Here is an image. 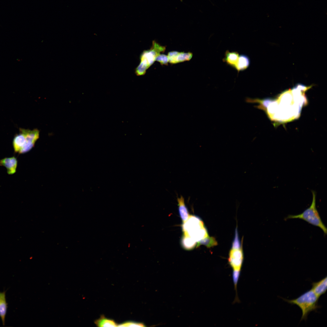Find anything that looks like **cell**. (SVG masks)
Masks as SVG:
<instances>
[{
  "instance_id": "cell-1",
  "label": "cell",
  "mask_w": 327,
  "mask_h": 327,
  "mask_svg": "<svg viewBox=\"0 0 327 327\" xmlns=\"http://www.w3.org/2000/svg\"><path fill=\"white\" fill-rule=\"evenodd\" d=\"M236 229L228 258L229 264L232 269V279L236 293L234 300L235 301L239 300L237 295V285L240 276L244 258L242 243H241L239 240Z\"/></svg>"
},
{
  "instance_id": "cell-2",
  "label": "cell",
  "mask_w": 327,
  "mask_h": 327,
  "mask_svg": "<svg viewBox=\"0 0 327 327\" xmlns=\"http://www.w3.org/2000/svg\"><path fill=\"white\" fill-rule=\"evenodd\" d=\"M318 298L311 289L304 293L296 299L283 300L291 305H296L298 306L302 311V316L300 321L306 320L308 315L312 311H315L319 308L318 305Z\"/></svg>"
},
{
  "instance_id": "cell-3",
  "label": "cell",
  "mask_w": 327,
  "mask_h": 327,
  "mask_svg": "<svg viewBox=\"0 0 327 327\" xmlns=\"http://www.w3.org/2000/svg\"><path fill=\"white\" fill-rule=\"evenodd\" d=\"M312 199L310 206L300 214L288 215L285 220L289 219H299L304 220L309 223L320 228L324 234L326 235L327 230L320 217L316 205V193L314 190L311 191Z\"/></svg>"
},
{
  "instance_id": "cell-4",
  "label": "cell",
  "mask_w": 327,
  "mask_h": 327,
  "mask_svg": "<svg viewBox=\"0 0 327 327\" xmlns=\"http://www.w3.org/2000/svg\"><path fill=\"white\" fill-rule=\"evenodd\" d=\"M184 235L189 236L197 243L209 237L202 221L199 218L190 216L183 223Z\"/></svg>"
},
{
  "instance_id": "cell-5",
  "label": "cell",
  "mask_w": 327,
  "mask_h": 327,
  "mask_svg": "<svg viewBox=\"0 0 327 327\" xmlns=\"http://www.w3.org/2000/svg\"><path fill=\"white\" fill-rule=\"evenodd\" d=\"M165 49V46L160 45L153 41L150 48L144 51L140 54V63L135 70L136 75L138 76L144 75L147 70L155 61L156 58L160 52H164Z\"/></svg>"
},
{
  "instance_id": "cell-6",
  "label": "cell",
  "mask_w": 327,
  "mask_h": 327,
  "mask_svg": "<svg viewBox=\"0 0 327 327\" xmlns=\"http://www.w3.org/2000/svg\"><path fill=\"white\" fill-rule=\"evenodd\" d=\"M19 130L20 133L15 136L12 144L15 153L23 154L31 150L35 143L28 133L27 129L20 128Z\"/></svg>"
},
{
  "instance_id": "cell-7",
  "label": "cell",
  "mask_w": 327,
  "mask_h": 327,
  "mask_svg": "<svg viewBox=\"0 0 327 327\" xmlns=\"http://www.w3.org/2000/svg\"><path fill=\"white\" fill-rule=\"evenodd\" d=\"M18 165V160L15 156L5 157L0 160V166L6 167L8 174L12 175L16 172Z\"/></svg>"
},
{
  "instance_id": "cell-8",
  "label": "cell",
  "mask_w": 327,
  "mask_h": 327,
  "mask_svg": "<svg viewBox=\"0 0 327 327\" xmlns=\"http://www.w3.org/2000/svg\"><path fill=\"white\" fill-rule=\"evenodd\" d=\"M327 278L325 277L317 282H313L311 289L318 298L324 294L327 290Z\"/></svg>"
},
{
  "instance_id": "cell-9",
  "label": "cell",
  "mask_w": 327,
  "mask_h": 327,
  "mask_svg": "<svg viewBox=\"0 0 327 327\" xmlns=\"http://www.w3.org/2000/svg\"><path fill=\"white\" fill-rule=\"evenodd\" d=\"M177 201L179 215L183 223L187 221L190 216L183 197L181 196L180 197H177Z\"/></svg>"
},
{
  "instance_id": "cell-10",
  "label": "cell",
  "mask_w": 327,
  "mask_h": 327,
  "mask_svg": "<svg viewBox=\"0 0 327 327\" xmlns=\"http://www.w3.org/2000/svg\"><path fill=\"white\" fill-rule=\"evenodd\" d=\"M6 291L0 292V317L3 326L5 325V318L8 308V303L6 301Z\"/></svg>"
},
{
  "instance_id": "cell-11",
  "label": "cell",
  "mask_w": 327,
  "mask_h": 327,
  "mask_svg": "<svg viewBox=\"0 0 327 327\" xmlns=\"http://www.w3.org/2000/svg\"><path fill=\"white\" fill-rule=\"evenodd\" d=\"M239 56V53L236 51L230 52L227 50L225 53V57L223 59V61L227 65L234 68Z\"/></svg>"
},
{
  "instance_id": "cell-12",
  "label": "cell",
  "mask_w": 327,
  "mask_h": 327,
  "mask_svg": "<svg viewBox=\"0 0 327 327\" xmlns=\"http://www.w3.org/2000/svg\"><path fill=\"white\" fill-rule=\"evenodd\" d=\"M250 61L248 57L242 54L239 55L234 68L239 72L246 69L249 66Z\"/></svg>"
},
{
  "instance_id": "cell-13",
  "label": "cell",
  "mask_w": 327,
  "mask_h": 327,
  "mask_svg": "<svg viewBox=\"0 0 327 327\" xmlns=\"http://www.w3.org/2000/svg\"><path fill=\"white\" fill-rule=\"evenodd\" d=\"M95 324L98 327H116L118 324L113 320L108 319L104 315L94 321Z\"/></svg>"
},
{
  "instance_id": "cell-14",
  "label": "cell",
  "mask_w": 327,
  "mask_h": 327,
  "mask_svg": "<svg viewBox=\"0 0 327 327\" xmlns=\"http://www.w3.org/2000/svg\"><path fill=\"white\" fill-rule=\"evenodd\" d=\"M197 243V242L192 238L187 236L184 235L182 239V246L187 249H193Z\"/></svg>"
},
{
  "instance_id": "cell-15",
  "label": "cell",
  "mask_w": 327,
  "mask_h": 327,
  "mask_svg": "<svg viewBox=\"0 0 327 327\" xmlns=\"http://www.w3.org/2000/svg\"><path fill=\"white\" fill-rule=\"evenodd\" d=\"M192 56L193 54L190 52L185 53L178 52L177 57V63L189 61L191 59Z\"/></svg>"
},
{
  "instance_id": "cell-16",
  "label": "cell",
  "mask_w": 327,
  "mask_h": 327,
  "mask_svg": "<svg viewBox=\"0 0 327 327\" xmlns=\"http://www.w3.org/2000/svg\"><path fill=\"white\" fill-rule=\"evenodd\" d=\"M145 325L143 323L137 322L132 321H128L124 322L119 324H118L119 327H144Z\"/></svg>"
},
{
  "instance_id": "cell-17",
  "label": "cell",
  "mask_w": 327,
  "mask_h": 327,
  "mask_svg": "<svg viewBox=\"0 0 327 327\" xmlns=\"http://www.w3.org/2000/svg\"><path fill=\"white\" fill-rule=\"evenodd\" d=\"M178 53V52L176 51L169 52L167 55L168 62L171 64H177V57Z\"/></svg>"
},
{
  "instance_id": "cell-18",
  "label": "cell",
  "mask_w": 327,
  "mask_h": 327,
  "mask_svg": "<svg viewBox=\"0 0 327 327\" xmlns=\"http://www.w3.org/2000/svg\"><path fill=\"white\" fill-rule=\"evenodd\" d=\"M155 61L159 62L162 65H167L168 62L167 56L164 54H159L156 58Z\"/></svg>"
}]
</instances>
